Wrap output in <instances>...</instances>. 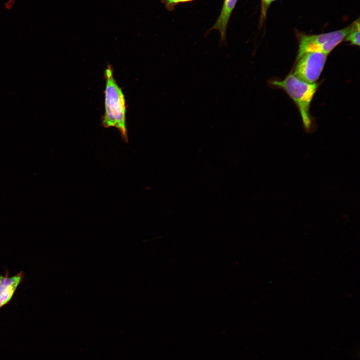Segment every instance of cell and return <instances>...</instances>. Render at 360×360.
Listing matches in <instances>:
<instances>
[{"label": "cell", "mask_w": 360, "mask_h": 360, "mask_svg": "<svg viewBox=\"0 0 360 360\" xmlns=\"http://www.w3.org/2000/svg\"><path fill=\"white\" fill-rule=\"evenodd\" d=\"M106 88L104 114L102 125L104 128L114 127L120 132L122 140L128 142L126 125V103L122 89L116 80L112 66L108 65L104 72Z\"/></svg>", "instance_id": "obj_1"}, {"label": "cell", "mask_w": 360, "mask_h": 360, "mask_svg": "<svg viewBox=\"0 0 360 360\" xmlns=\"http://www.w3.org/2000/svg\"><path fill=\"white\" fill-rule=\"evenodd\" d=\"M270 84L282 89L286 92L299 110L304 130L308 133L312 132L314 127L309 110L318 84L304 82L297 78L293 74H289L282 80H272Z\"/></svg>", "instance_id": "obj_2"}, {"label": "cell", "mask_w": 360, "mask_h": 360, "mask_svg": "<svg viewBox=\"0 0 360 360\" xmlns=\"http://www.w3.org/2000/svg\"><path fill=\"white\" fill-rule=\"evenodd\" d=\"M352 28V24L346 28L329 32L316 34H300L298 49L296 60L304 54L319 52L328 54L343 41Z\"/></svg>", "instance_id": "obj_3"}, {"label": "cell", "mask_w": 360, "mask_h": 360, "mask_svg": "<svg viewBox=\"0 0 360 360\" xmlns=\"http://www.w3.org/2000/svg\"><path fill=\"white\" fill-rule=\"evenodd\" d=\"M327 55L319 52L304 54L296 60L293 74L310 84L316 83L323 70Z\"/></svg>", "instance_id": "obj_4"}, {"label": "cell", "mask_w": 360, "mask_h": 360, "mask_svg": "<svg viewBox=\"0 0 360 360\" xmlns=\"http://www.w3.org/2000/svg\"><path fill=\"white\" fill-rule=\"evenodd\" d=\"M24 276L23 271L12 276H9L8 272L4 275H0V309L10 302Z\"/></svg>", "instance_id": "obj_5"}, {"label": "cell", "mask_w": 360, "mask_h": 360, "mask_svg": "<svg viewBox=\"0 0 360 360\" xmlns=\"http://www.w3.org/2000/svg\"><path fill=\"white\" fill-rule=\"evenodd\" d=\"M238 0H224L220 14L216 23L209 30H218L220 36V44L226 42V34L228 24L232 12Z\"/></svg>", "instance_id": "obj_6"}, {"label": "cell", "mask_w": 360, "mask_h": 360, "mask_svg": "<svg viewBox=\"0 0 360 360\" xmlns=\"http://www.w3.org/2000/svg\"><path fill=\"white\" fill-rule=\"evenodd\" d=\"M352 28L344 40L348 42L350 44L360 46V20L359 18L352 24Z\"/></svg>", "instance_id": "obj_7"}, {"label": "cell", "mask_w": 360, "mask_h": 360, "mask_svg": "<svg viewBox=\"0 0 360 360\" xmlns=\"http://www.w3.org/2000/svg\"><path fill=\"white\" fill-rule=\"evenodd\" d=\"M194 0H162L163 3L169 10H172L180 3L190 2Z\"/></svg>", "instance_id": "obj_8"}, {"label": "cell", "mask_w": 360, "mask_h": 360, "mask_svg": "<svg viewBox=\"0 0 360 360\" xmlns=\"http://www.w3.org/2000/svg\"><path fill=\"white\" fill-rule=\"evenodd\" d=\"M275 0H262L263 12H264V14L265 13V9L267 8L271 3Z\"/></svg>", "instance_id": "obj_9"}]
</instances>
